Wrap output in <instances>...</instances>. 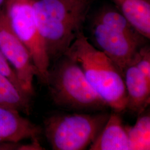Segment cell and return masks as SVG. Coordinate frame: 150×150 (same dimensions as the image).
<instances>
[{
	"instance_id": "obj_9",
	"label": "cell",
	"mask_w": 150,
	"mask_h": 150,
	"mask_svg": "<svg viewBox=\"0 0 150 150\" xmlns=\"http://www.w3.org/2000/svg\"><path fill=\"white\" fill-rule=\"evenodd\" d=\"M123 79L127 98L126 110L139 115L150 105V81L132 64L124 70Z\"/></svg>"
},
{
	"instance_id": "obj_13",
	"label": "cell",
	"mask_w": 150,
	"mask_h": 150,
	"mask_svg": "<svg viewBox=\"0 0 150 150\" xmlns=\"http://www.w3.org/2000/svg\"><path fill=\"white\" fill-rule=\"evenodd\" d=\"M134 126H126L129 137V150L150 149V113H142Z\"/></svg>"
},
{
	"instance_id": "obj_5",
	"label": "cell",
	"mask_w": 150,
	"mask_h": 150,
	"mask_svg": "<svg viewBox=\"0 0 150 150\" xmlns=\"http://www.w3.org/2000/svg\"><path fill=\"white\" fill-rule=\"evenodd\" d=\"M4 8L12 28L31 54L38 80L46 85L51 62L38 28L33 0H7Z\"/></svg>"
},
{
	"instance_id": "obj_3",
	"label": "cell",
	"mask_w": 150,
	"mask_h": 150,
	"mask_svg": "<svg viewBox=\"0 0 150 150\" xmlns=\"http://www.w3.org/2000/svg\"><path fill=\"white\" fill-rule=\"evenodd\" d=\"M54 63L46 85L55 105L82 111H101L108 107L76 61L64 54Z\"/></svg>"
},
{
	"instance_id": "obj_1",
	"label": "cell",
	"mask_w": 150,
	"mask_h": 150,
	"mask_svg": "<svg viewBox=\"0 0 150 150\" xmlns=\"http://www.w3.org/2000/svg\"><path fill=\"white\" fill-rule=\"evenodd\" d=\"M92 0H33L38 28L50 62L64 55L82 32Z\"/></svg>"
},
{
	"instance_id": "obj_14",
	"label": "cell",
	"mask_w": 150,
	"mask_h": 150,
	"mask_svg": "<svg viewBox=\"0 0 150 150\" xmlns=\"http://www.w3.org/2000/svg\"><path fill=\"white\" fill-rule=\"evenodd\" d=\"M93 21L134 38L143 37L136 31L116 8L106 7L102 8L95 17Z\"/></svg>"
},
{
	"instance_id": "obj_18",
	"label": "cell",
	"mask_w": 150,
	"mask_h": 150,
	"mask_svg": "<svg viewBox=\"0 0 150 150\" xmlns=\"http://www.w3.org/2000/svg\"><path fill=\"white\" fill-rule=\"evenodd\" d=\"M20 142H0V150H20Z\"/></svg>"
},
{
	"instance_id": "obj_15",
	"label": "cell",
	"mask_w": 150,
	"mask_h": 150,
	"mask_svg": "<svg viewBox=\"0 0 150 150\" xmlns=\"http://www.w3.org/2000/svg\"><path fill=\"white\" fill-rule=\"evenodd\" d=\"M131 64H134L150 81V48L149 45H144L138 50Z\"/></svg>"
},
{
	"instance_id": "obj_6",
	"label": "cell",
	"mask_w": 150,
	"mask_h": 150,
	"mask_svg": "<svg viewBox=\"0 0 150 150\" xmlns=\"http://www.w3.org/2000/svg\"><path fill=\"white\" fill-rule=\"evenodd\" d=\"M0 51L14 70L22 91L32 96L37 70L27 47L12 28L4 7L0 8Z\"/></svg>"
},
{
	"instance_id": "obj_12",
	"label": "cell",
	"mask_w": 150,
	"mask_h": 150,
	"mask_svg": "<svg viewBox=\"0 0 150 150\" xmlns=\"http://www.w3.org/2000/svg\"><path fill=\"white\" fill-rule=\"evenodd\" d=\"M31 97L20 91L11 81L0 73V105L29 114Z\"/></svg>"
},
{
	"instance_id": "obj_4",
	"label": "cell",
	"mask_w": 150,
	"mask_h": 150,
	"mask_svg": "<svg viewBox=\"0 0 150 150\" xmlns=\"http://www.w3.org/2000/svg\"><path fill=\"white\" fill-rule=\"evenodd\" d=\"M110 114H55L44 121L45 135L54 150H83L93 143Z\"/></svg>"
},
{
	"instance_id": "obj_2",
	"label": "cell",
	"mask_w": 150,
	"mask_h": 150,
	"mask_svg": "<svg viewBox=\"0 0 150 150\" xmlns=\"http://www.w3.org/2000/svg\"><path fill=\"white\" fill-rule=\"evenodd\" d=\"M64 54L80 64L91 87L108 107L119 113L126 110L123 74L105 54L90 42L83 31Z\"/></svg>"
},
{
	"instance_id": "obj_10",
	"label": "cell",
	"mask_w": 150,
	"mask_h": 150,
	"mask_svg": "<svg viewBox=\"0 0 150 150\" xmlns=\"http://www.w3.org/2000/svg\"><path fill=\"white\" fill-rule=\"evenodd\" d=\"M121 113L113 111L96 139L90 150H129V137Z\"/></svg>"
},
{
	"instance_id": "obj_19",
	"label": "cell",
	"mask_w": 150,
	"mask_h": 150,
	"mask_svg": "<svg viewBox=\"0 0 150 150\" xmlns=\"http://www.w3.org/2000/svg\"><path fill=\"white\" fill-rule=\"evenodd\" d=\"M7 0H0V8L4 7Z\"/></svg>"
},
{
	"instance_id": "obj_7",
	"label": "cell",
	"mask_w": 150,
	"mask_h": 150,
	"mask_svg": "<svg viewBox=\"0 0 150 150\" xmlns=\"http://www.w3.org/2000/svg\"><path fill=\"white\" fill-rule=\"evenodd\" d=\"M91 33L96 48L117 66L123 75L124 70L131 64L138 50L145 45V40H147L144 37L131 36L94 21Z\"/></svg>"
},
{
	"instance_id": "obj_8",
	"label": "cell",
	"mask_w": 150,
	"mask_h": 150,
	"mask_svg": "<svg viewBox=\"0 0 150 150\" xmlns=\"http://www.w3.org/2000/svg\"><path fill=\"white\" fill-rule=\"evenodd\" d=\"M41 129L16 110L0 105V142L37 139Z\"/></svg>"
},
{
	"instance_id": "obj_16",
	"label": "cell",
	"mask_w": 150,
	"mask_h": 150,
	"mask_svg": "<svg viewBox=\"0 0 150 150\" xmlns=\"http://www.w3.org/2000/svg\"><path fill=\"white\" fill-rule=\"evenodd\" d=\"M0 73L8 78L23 93L16 74L0 51ZM28 96V95H27Z\"/></svg>"
},
{
	"instance_id": "obj_11",
	"label": "cell",
	"mask_w": 150,
	"mask_h": 150,
	"mask_svg": "<svg viewBox=\"0 0 150 150\" xmlns=\"http://www.w3.org/2000/svg\"><path fill=\"white\" fill-rule=\"evenodd\" d=\"M141 35L150 38V0H111Z\"/></svg>"
},
{
	"instance_id": "obj_17",
	"label": "cell",
	"mask_w": 150,
	"mask_h": 150,
	"mask_svg": "<svg viewBox=\"0 0 150 150\" xmlns=\"http://www.w3.org/2000/svg\"><path fill=\"white\" fill-rule=\"evenodd\" d=\"M45 149L41 145L38 138L32 139L30 144H21L20 150H42Z\"/></svg>"
}]
</instances>
